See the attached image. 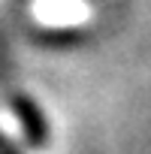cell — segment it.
Listing matches in <instances>:
<instances>
[{"label":"cell","instance_id":"6da1fadb","mask_svg":"<svg viewBox=\"0 0 151 154\" xmlns=\"http://www.w3.org/2000/svg\"><path fill=\"white\" fill-rule=\"evenodd\" d=\"M15 109L21 112V118H24V130H27V136H30V142H42L45 139V118L24 100V97H18V103H15Z\"/></svg>","mask_w":151,"mask_h":154}]
</instances>
